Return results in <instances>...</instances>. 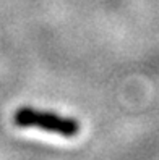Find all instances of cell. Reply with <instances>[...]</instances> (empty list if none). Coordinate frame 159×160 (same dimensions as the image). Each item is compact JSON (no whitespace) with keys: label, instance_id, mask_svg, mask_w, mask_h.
<instances>
[{"label":"cell","instance_id":"obj_1","mask_svg":"<svg viewBox=\"0 0 159 160\" xmlns=\"http://www.w3.org/2000/svg\"><path fill=\"white\" fill-rule=\"evenodd\" d=\"M13 121L20 128H37L63 138H75L80 133V123L75 118L62 117L54 112L37 110L33 107H21L15 112Z\"/></svg>","mask_w":159,"mask_h":160}]
</instances>
